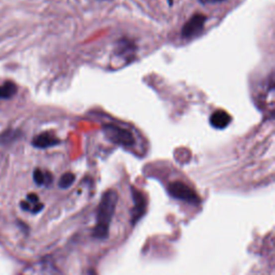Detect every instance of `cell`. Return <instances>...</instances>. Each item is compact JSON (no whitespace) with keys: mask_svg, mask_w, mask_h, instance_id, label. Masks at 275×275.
Masks as SVG:
<instances>
[{"mask_svg":"<svg viewBox=\"0 0 275 275\" xmlns=\"http://www.w3.org/2000/svg\"><path fill=\"white\" fill-rule=\"evenodd\" d=\"M16 92L17 87L14 83L11 81L5 82L0 85V99H10L15 95Z\"/></svg>","mask_w":275,"mask_h":275,"instance_id":"30bf717a","label":"cell"},{"mask_svg":"<svg viewBox=\"0 0 275 275\" xmlns=\"http://www.w3.org/2000/svg\"><path fill=\"white\" fill-rule=\"evenodd\" d=\"M99 1H110V0H99Z\"/></svg>","mask_w":275,"mask_h":275,"instance_id":"2e32d148","label":"cell"},{"mask_svg":"<svg viewBox=\"0 0 275 275\" xmlns=\"http://www.w3.org/2000/svg\"><path fill=\"white\" fill-rule=\"evenodd\" d=\"M60 140L51 132H42L33 138L32 145L37 149H49V147L58 145Z\"/></svg>","mask_w":275,"mask_h":275,"instance_id":"8992f818","label":"cell"},{"mask_svg":"<svg viewBox=\"0 0 275 275\" xmlns=\"http://www.w3.org/2000/svg\"><path fill=\"white\" fill-rule=\"evenodd\" d=\"M168 191H169L170 196L173 198L185 201L191 204L200 203V197L196 193L192 188L185 183L181 182V181H176L172 182L168 186Z\"/></svg>","mask_w":275,"mask_h":275,"instance_id":"3957f363","label":"cell"},{"mask_svg":"<svg viewBox=\"0 0 275 275\" xmlns=\"http://www.w3.org/2000/svg\"><path fill=\"white\" fill-rule=\"evenodd\" d=\"M21 136V132L16 130H8L4 131L1 136H0V142L2 144H9L14 142Z\"/></svg>","mask_w":275,"mask_h":275,"instance_id":"8fae6325","label":"cell"},{"mask_svg":"<svg viewBox=\"0 0 275 275\" xmlns=\"http://www.w3.org/2000/svg\"><path fill=\"white\" fill-rule=\"evenodd\" d=\"M231 116L224 110H217L214 112L210 117L212 127L216 129H224L231 123Z\"/></svg>","mask_w":275,"mask_h":275,"instance_id":"52a82bcc","label":"cell"},{"mask_svg":"<svg viewBox=\"0 0 275 275\" xmlns=\"http://www.w3.org/2000/svg\"><path fill=\"white\" fill-rule=\"evenodd\" d=\"M76 181V176L71 172H67L65 174H63L62 178H60L59 182H58V186L60 187L62 189H66V188H69V187L75 183Z\"/></svg>","mask_w":275,"mask_h":275,"instance_id":"7c38bea8","label":"cell"},{"mask_svg":"<svg viewBox=\"0 0 275 275\" xmlns=\"http://www.w3.org/2000/svg\"><path fill=\"white\" fill-rule=\"evenodd\" d=\"M202 4H215L218 2L224 1V0H199Z\"/></svg>","mask_w":275,"mask_h":275,"instance_id":"5bb4252c","label":"cell"},{"mask_svg":"<svg viewBox=\"0 0 275 275\" xmlns=\"http://www.w3.org/2000/svg\"><path fill=\"white\" fill-rule=\"evenodd\" d=\"M90 275H96V273L93 271H90Z\"/></svg>","mask_w":275,"mask_h":275,"instance_id":"9a60e30c","label":"cell"},{"mask_svg":"<svg viewBox=\"0 0 275 275\" xmlns=\"http://www.w3.org/2000/svg\"><path fill=\"white\" fill-rule=\"evenodd\" d=\"M206 17L203 14H194L191 16L182 28V37L184 39H192L199 36L204 29Z\"/></svg>","mask_w":275,"mask_h":275,"instance_id":"277c9868","label":"cell"},{"mask_svg":"<svg viewBox=\"0 0 275 275\" xmlns=\"http://www.w3.org/2000/svg\"><path fill=\"white\" fill-rule=\"evenodd\" d=\"M27 200L29 201V202H32V203H38L39 201V198L36 193H29L27 196Z\"/></svg>","mask_w":275,"mask_h":275,"instance_id":"4fadbf2b","label":"cell"},{"mask_svg":"<svg viewBox=\"0 0 275 275\" xmlns=\"http://www.w3.org/2000/svg\"><path fill=\"white\" fill-rule=\"evenodd\" d=\"M136 49H137L136 45L133 44L130 40L122 39L119 40L116 44L115 54L119 57H125L127 59H129V57H132L135 55Z\"/></svg>","mask_w":275,"mask_h":275,"instance_id":"ba28073f","label":"cell"},{"mask_svg":"<svg viewBox=\"0 0 275 275\" xmlns=\"http://www.w3.org/2000/svg\"><path fill=\"white\" fill-rule=\"evenodd\" d=\"M133 207L131 209V224L136 225L146 212V198L142 191L131 187Z\"/></svg>","mask_w":275,"mask_h":275,"instance_id":"5b68a950","label":"cell"},{"mask_svg":"<svg viewBox=\"0 0 275 275\" xmlns=\"http://www.w3.org/2000/svg\"><path fill=\"white\" fill-rule=\"evenodd\" d=\"M118 202V193L115 189L106 190L100 200L97 210L96 226L92 236L99 240H105L109 237L110 225Z\"/></svg>","mask_w":275,"mask_h":275,"instance_id":"6da1fadb","label":"cell"},{"mask_svg":"<svg viewBox=\"0 0 275 275\" xmlns=\"http://www.w3.org/2000/svg\"><path fill=\"white\" fill-rule=\"evenodd\" d=\"M33 181L39 186L50 185L53 182V176L50 172H43L40 169L33 171Z\"/></svg>","mask_w":275,"mask_h":275,"instance_id":"9c48e42d","label":"cell"},{"mask_svg":"<svg viewBox=\"0 0 275 275\" xmlns=\"http://www.w3.org/2000/svg\"><path fill=\"white\" fill-rule=\"evenodd\" d=\"M102 129L105 138L114 144L124 147H132L136 144V139L132 133L123 127L114 124H106Z\"/></svg>","mask_w":275,"mask_h":275,"instance_id":"7a4b0ae2","label":"cell"}]
</instances>
